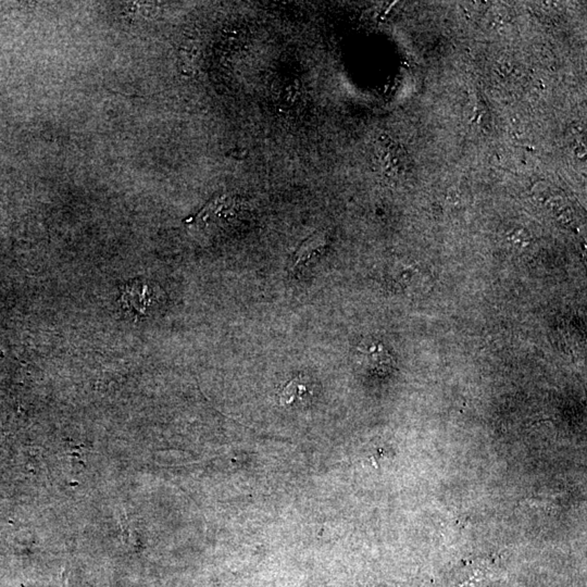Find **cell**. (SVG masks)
Instances as JSON below:
<instances>
[{
  "label": "cell",
  "instance_id": "7a4b0ae2",
  "mask_svg": "<svg viewBox=\"0 0 587 587\" xmlns=\"http://www.w3.org/2000/svg\"><path fill=\"white\" fill-rule=\"evenodd\" d=\"M235 208V200L231 197H218L205 207L197 216V219L202 223L214 219H226L228 216H233Z\"/></svg>",
  "mask_w": 587,
  "mask_h": 587
},
{
  "label": "cell",
  "instance_id": "3957f363",
  "mask_svg": "<svg viewBox=\"0 0 587 587\" xmlns=\"http://www.w3.org/2000/svg\"><path fill=\"white\" fill-rule=\"evenodd\" d=\"M325 246V237L323 234L315 233L310 236L309 239L304 242L300 245L298 251H296L295 257H294L295 258L294 265L298 267L300 265H305V263L309 262L312 258L317 257L323 251Z\"/></svg>",
  "mask_w": 587,
  "mask_h": 587
},
{
  "label": "cell",
  "instance_id": "277c9868",
  "mask_svg": "<svg viewBox=\"0 0 587 587\" xmlns=\"http://www.w3.org/2000/svg\"><path fill=\"white\" fill-rule=\"evenodd\" d=\"M312 395L307 384L302 378H292V381L283 388L280 396V403L282 406H290L296 401H304Z\"/></svg>",
  "mask_w": 587,
  "mask_h": 587
},
{
  "label": "cell",
  "instance_id": "6da1fadb",
  "mask_svg": "<svg viewBox=\"0 0 587 587\" xmlns=\"http://www.w3.org/2000/svg\"><path fill=\"white\" fill-rule=\"evenodd\" d=\"M534 200L555 216L557 221L569 225L574 221L572 209L563 195L544 182H538L532 189Z\"/></svg>",
  "mask_w": 587,
  "mask_h": 587
},
{
  "label": "cell",
  "instance_id": "5b68a950",
  "mask_svg": "<svg viewBox=\"0 0 587 587\" xmlns=\"http://www.w3.org/2000/svg\"><path fill=\"white\" fill-rule=\"evenodd\" d=\"M530 239H531V237L526 230H516L511 233L510 237H509L510 243L517 246V247H524V246L528 245Z\"/></svg>",
  "mask_w": 587,
  "mask_h": 587
}]
</instances>
